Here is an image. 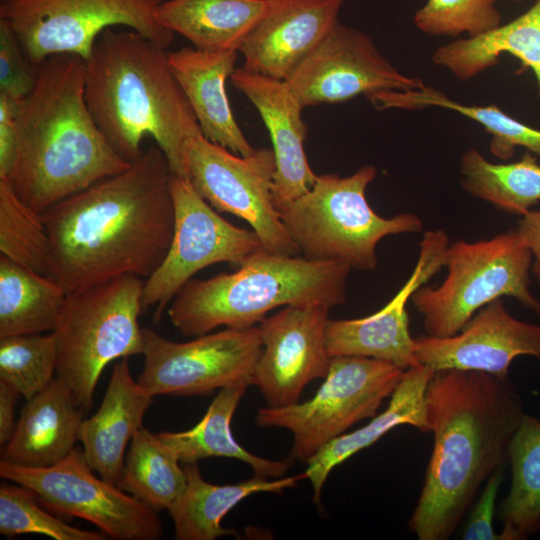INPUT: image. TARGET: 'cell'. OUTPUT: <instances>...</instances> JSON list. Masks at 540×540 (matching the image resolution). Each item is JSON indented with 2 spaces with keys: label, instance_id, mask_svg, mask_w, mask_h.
<instances>
[{
  "label": "cell",
  "instance_id": "6da1fadb",
  "mask_svg": "<svg viewBox=\"0 0 540 540\" xmlns=\"http://www.w3.org/2000/svg\"><path fill=\"white\" fill-rule=\"evenodd\" d=\"M172 171L157 146L129 168L48 207L49 277L69 293L134 275L148 278L170 247Z\"/></svg>",
  "mask_w": 540,
  "mask_h": 540
},
{
  "label": "cell",
  "instance_id": "7a4b0ae2",
  "mask_svg": "<svg viewBox=\"0 0 540 540\" xmlns=\"http://www.w3.org/2000/svg\"><path fill=\"white\" fill-rule=\"evenodd\" d=\"M425 399L434 445L408 527L419 540H446L488 478L505 470L525 412L509 376L479 371H435Z\"/></svg>",
  "mask_w": 540,
  "mask_h": 540
},
{
  "label": "cell",
  "instance_id": "3957f363",
  "mask_svg": "<svg viewBox=\"0 0 540 540\" xmlns=\"http://www.w3.org/2000/svg\"><path fill=\"white\" fill-rule=\"evenodd\" d=\"M37 66L33 89L18 105L15 161L6 179L42 213L131 165L109 145L85 100V60L53 55Z\"/></svg>",
  "mask_w": 540,
  "mask_h": 540
},
{
  "label": "cell",
  "instance_id": "277c9868",
  "mask_svg": "<svg viewBox=\"0 0 540 540\" xmlns=\"http://www.w3.org/2000/svg\"><path fill=\"white\" fill-rule=\"evenodd\" d=\"M108 28L85 61V100L101 133L128 163L150 136L173 174L187 178L183 145L201 131L172 74L165 48L131 30ZM188 179V178H187Z\"/></svg>",
  "mask_w": 540,
  "mask_h": 540
},
{
  "label": "cell",
  "instance_id": "5b68a950",
  "mask_svg": "<svg viewBox=\"0 0 540 540\" xmlns=\"http://www.w3.org/2000/svg\"><path fill=\"white\" fill-rule=\"evenodd\" d=\"M350 270L343 263L313 261L263 247L233 273L189 280L170 302L168 316L183 335L197 337L220 326H256L280 306L331 309L346 300Z\"/></svg>",
  "mask_w": 540,
  "mask_h": 540
},
{
  "label": "cell",
  "instance_id": "8992f818",
  "mask_svg": "<svg viewBox=\"0 0 540 540\" xmlns=\"http://www.w3.org/2000/svg\"><path fill=\"white\" fill-rule=\"evenodd\" d=\"M376 175L373 165H364L346 177L317 175L310 190L278 210L301 256L372 271L378 264L380 240L422 230V220L416 214L383 218L370 207L366 189Z\"/></svg>",
  "mask_w": 540,
  "mask_h": 540
},
{
  "label": "cell",
  "instance_id": "52a82bcc",
  "mask_svg": "<svg viewBox=\"0 0 540 540\" xmlns=\"http://www.w3.org/2000/svg\"><path fill=\"white\" fill-rule=\"evenodd\" d=\"M144 281L124 275L67 293L53 331L57 345L56 377L72 391L87 413L104 368L116 359L142 354Z\"/></svg>",
  "mask_w": 540,
  "mask_h": 540
},
{
  "label": "cell",
  "instance_id": "ba28073f",
  "mask_svg": "<svg viewBox=\"0 0 540 540\" xmlns=\"http://www.w3.org/2000/svg\"><path fill=\"white\" fill-rule=\"evenodd\" d=\"M532 254L517 230L478 242L449 244L443 283L421 286L411 297L428 336L457 334L490 302L508 296L540 316V301L530 291Z\"/></svg>",
  "mask_w": 540,
  "mask_h": 540
},
{
  "label": "cell",
  "instance_id": "9c48e42d",
  "mask_svg": "<svg viewBox=\"0 0 540 540\" xmlns=\"http://www.w3.org/2000/svg\"><path fill=\"white\" fill-rule=\"evenodd\" d=\"M405 370L392 362L360 356L331 357L315 395L282 408H260L256 424L279 427L293 435L289 458L307 462L332 439L357 422L373 418L391 397Z\"/></svg>",
  "mask_w": 540,
  "mask_h": 540
},
{
  "label": "cell",
  "instance_id": "30bf717a",
  "mask_svg": "<svg viewBox=\"0 0 540 540\" xmlns=\"http://www.w3.org/2000/svg\"><path fill=\"white\" fill-rule=\"evenodd\" d=\"M163 1L0 0V19L13 29L34 65L57 54H75L86 61L101 33L118 26L166 49L174 33L155 18Z\"/></svg>",
  "mask_w": 540,
  "mask_h": 540
},
{
  "label": "cell",
  "instance_id": "8fae6325",
  "mask_svg": "<svg viewBox=\"0 0 540 540\" xmlns=\"http://www.w3.org/2000/svg\"><path fill=\"white\" fill-rule=\"evenodd\" d=\"M182 156L187 178L214 209L248 222L266 250L300 255L274 204L272 149L259 148L241 156L199 131L185 140Z\"/></svg>",
  "mask_w": 540,
  "mask_h": 540
},
{
  "label": "cell",
  "instance_id": "7c38bea8",
  "mask_svg": "<svg viewBox=\"0 0 540 540\" xmlns=\"http://www.w3.org/2000/svg\"><path fill=\"white\" fill-rule=\"evenodd\" d=\"M93 471L78 447L47 467L0 462L1 478L30 489L48 509L87 520L113 539L157 540L162 536L156 510Z\"/></svg>",
  "mask_w": 540,
  "mask_h": 540
},
{
  "label": "cell",
  "instance_id": "4fadbf2b",
  "mask_svg": "<svg viewBox=\"0 0 540 540\" xmlns=\"http://www.w3.org/2000/svg\"><path fill=\"white\" fill-rule=\"evenodd\" d=\"M144 367L139 384L151 395H209L236 384L252 385L263 344L259 326L225 328L187 342L142 328Z\"/></svg>",
  "mask_w": 540,
  "mask_h": 540
},
{
  "label": "cell",
  "instance_id": "5bb4252c",
  "mask_svg": "<svg viewBox=\"0 0 540 540\" xmlns=\"http://www.w3.org/2000/svg\"><path fill=\"white\" fill-rule=\"evenodd\" d=\"M170 190L175 211L172 241L142 292V309L155 307V322L197 272L218 263L240 266L263 248L253 230L229 223L197 193L189 179L172 173Z\"/></svg>",
  "mask_w": 540,
  "mask_h": 540
},
{
  "label": "cell",
  "instance_id": "9a60e30c",
  "mask_svg": "<svg viewBox=\"0 0 540 540\" xmlns=\"http://www.w3.org/2000/svg\"><path fill=\"white\" fill-rule=\"evenodd\" d=\"M286 82L303 108L425 85L393 66L367 34L340 22Z\"/></svg>",
  "mask_w": 540,
  "mask_h": 540
},
{
  "label": "cell",
  "instance_id": "2e32d148",
  "mask_svg": "<svg viewBox=\"0 0 540 540\" xmlns=\"http://www.w3.org/2000/svg\"><path fill=\"white\" fill-rule=\"evenodd\" d=\"M329 310L324 305L285 306L258 324L263 349L252 385L268 407L299 402L309 382L326 377L331 361L325 344Z\"/></svg>",
  "mask_w": 540,
  "mask_h": 540
},
{
  "label": "cell",
  "instance_id": "e0dca14e",
  "mask_svg": "<svg viewBox=\"0 0 540 540\" xmlns=\"http://www.w3.org/2000/svg\"><path fill=\"white\" fill-rule=\"evenodd\" d=\"M419 245L411 276L382 309L364 318L328 320L325 344L330 357L376 358L404 370L420 364L406 307L414 292L445 267L449 238L443 230H431L424 233Z\"/></svg>",
  "mask_w": 540,
  "mask_h": 540
},
{
  "label": "cell",
  "instance_id": "ac0fdd59",
  "mask_svg": "<svg viewBox=\"0 0 540 540\" xmlns=\"http://www.w3.org/2000/svg\"><path fill=\"white\" fill-rule=\"evenodd\" d=\"M415 355L420 364L435 371L509 376L510 365L518 356L540 361V324L515 318L498 298L477 311L455 335L416 338Z\"/></svg>",
  "mask_w": 540,
  "mask_h": 540
},
{
  "label": "cell",
  "instance_id": "d6986e66",
  "mask_svg": "<svg viewBox=\"0 0 540 540\" xmlns=\"http://www.w3.org/2000/svg\"><path fill=\"white\" fill-rule=\"evenodd\" d=\"M344 0H267L239 52L248 71L286 81L336 25Z\"/></svg>",
  "mask_w": 540,
  "mask_h": 540
},
{
  "label": "cell",
  "instance_id": "ffe728a7",
  "mask_svg": "<svg viewBox=\"0 0 540 540\" xmlns=\"http://www.w3.org/2000/svg\"><path fill=\"white\" fill-rule=\"evenodd\" d=\"M230 79L255 106L269 132L276 161L273 200L277 210L282 209L310 190L317 177L304 151L308 131L304 108L286 81L243 67L236 68Z\"/></svg>",
  "mask_w": 540,
  "mask_h": 540
},
{
  "label": "cell",
  "instance_id": "44dd1931",
  "mask_svg": "<svg viewBox=\"0 0 540 540\" xmlns=\"http://www.w3.org/2000/svg\"><path fill=\"white\" fill-rule=\"evenodd\" d=\"M237 54L186 46L167 53V57L203 136L237 155L249 156L256 149L237 124L225 89L226 80L236 69Z\"/></svg>",
  "mask_w": 540,
  "mask_h": 540
},
{
  "label": "cell",
  "instance_id": "7402d4cb",
  "mask_svg": "<svg viewBox=\"0 0 540 540\" xmlns=\"http://www.w3.org/2000/svg\"><path fill=\"white\" fill-rule=\"evenodd\" d=\"M153 397L132 378L127 358L115 364L99 409L78 431L85 458L102 479L117 485L126 446L142 427Z\"/></svg>",
  "mask_w": 540,
  "mask_h": 540
},
{
  "label": "cell",
  "instance_id": "603a6c76",
  "mask_svg": "<svg viewBox=\"0 0 540 540\" xmlns=\"http://www.w3.org/2000/svg\"><path fill=\"white\" fill-rule=\"evenodd\" d=\"M84 414L69 387L55 377L24 405L2 460L25 467L58 463L75 448Z\"/></svg>",
  "mask_w": 540,
  "mask_h": 540
},
{
  "label": "cell",
  "instance_id": "cb8c5ba5",
  "mask_svg": "<svg viewBox=\"0 0 540 540\" xmlns=\"http://www.w3.org/2000/svg\"><path fill=\"white\" fill-rule=\"evenodd\" d=\"M434 373V369L422 364L406 369L383 412L375 415L365 426L332 439L306 462L304 473L312 484L313 500L317 505L330 472L395 427L410 425L422 433L430 432L425 396Z\"/></svg>",
  "mask_w": 540,
  "mask_h": 540
},
{
  "label": "cell",
  "instance_id": "d4e9b609",
  "mask_svg": "<svg viewBox=\"0 0 540 540\" xmlns=\"http://www.w3.org/2000/svg\"><path fill=\"white\" fill-rule=\"evenodd\" d=\"M186 486L182 494L167 509L178 540H214L236 535L234 529L221 526L224 516L240 501L254 493L282 494L306 478L305 473L269 480L255 475L236 484L216 485L205 481L196 463L183 464Z\"/></svg>",
  "mask_w": 540,
  "mask_h": 540
},
{
  "label": "cell",
  "instance_id": "484cf974",
  "mask_svg": "<svg viewBox=\"0 0 540 540\" xmlns=\"http://www.w3.org/2000/svg\"><path fill=\"white\" fill-rule=\"evenodd\" d=\"M267 0H164L156 21L204 51H238L259 22Z\"/></svg>",
  "mask_w": 540,
  "mask_h": 540
},
{
  "label": "cell",
  "instance_id": "4316f807",
  "mask_svg": "<svg viewBox=\"0 0 540 540\" xmlns=\"http://www.w3.org/2000/svg\"><path fill=\"white\" fill-rule=\"evenodd\" d=\"M248 385L236 384L219 390L202 419L191 429L158 433L182 464L209 457L233 458L248 464L255 475L283 477L293 460H270L247 451L233 437L231 421Z\"/></svg>",
  "mask_w": 540,
  "mask_h": 540
},
{
  "label": "cell",
  "instance_id": "83f0119b",
  "mask_svg": "<svg viewBox=\"0 0 540 540\" xmlns=\"http://www.w3.org/2000/svg\"><path fill=\"white\" fill-rule=\"evenodd\" d=\"M518 58L540 85V20L531 6L527 11L485 34L461 38L439 46L432 61L466 81L495 66L502 54Z\"/></svg>",
  "mask_w": 540,
  "mask_h": 540
},
{
  "label": "cell",
  "instance_id": "f1b7e54d",
  "mask_svg": "<svg viewBox=\"0 0 540 540\" xmlns=\"http://www.w3.org/2000/svg\"><path fill=\"white\" fill-rule=\"evenodd\" d=\"M66 297L53 278L0 255V337L54 331Z\"/></svg>",
  "mask_w": 540,
  "mask_h": 540
},
{
  "label": "cell",
  "instance_id": "f546056e",
  "mask_svg": "<svg viewBox=\"0 0 540 540\" xmlns=\"http://www.w3.org/2000/svg\"><path fill=\"white\" fill-rule=\"evenodd\" d=\"M509 491L499 518L502 540H523L540 532V420L525 414L510 445Z\"/></svg>",
  "mask_w": 540,
  "mask_h": 540
},
{
  "label": "cell",
  "instance_id": "4dcf8cb0",
  "mask_svg": "<svg viewBox=\"0 0 540 540\" xmlns=\"http://www.w3.org/2000/svg\"><path fill=\"white\" fill-rule=\"evenodd\" d=\"M367 98L379 109L439 107L455 111L484 127L491 135L490 152L499 159L509 160L517 147L540 156V130L516 120L496 105L461 104L426 85L410 91L379 92Z\"/></svg>",
  "mask_w": 540,
  "mask_h": 540
},
{
  "label": "cell",
  "instance_id": "1f68e13d",
  "mask_svg": "<svg viewBox=\"0 0 540 540\" xmlns=\"http://www.w3.org/2000/svg\"><path fill=\"white\" fill-rule=\"evenodd\" d=\"M460 173L467 193L502 211L522 216L540 202V162L528 150L518 161L493 163L470 148L461 157Z\"/></svg>",
  "mask_w": 540,
  "mask_h": 540
},
{
  "label": "cell",
  "instance_id": "d6a6232c",
  "mask_svg": "<svg viewBox=\"0 0 540 540\" xmlns=\"http://www.w3.org/2000/svg\"><path fill=\"white\" fill-rule=\"evenodd\" d=\"M180 463L158 434L141 427L131 440L117 486L156 511L168 509L186 486Z\"/></svg>",
  "mask_w": 540,
  "mask_h": 540
},
{
  "label": "cell",
  "instance_id": "836d02e7",
  "mask_svg": "<svg viewBox=\"0 0 540 540\" xmlns=\"http://www.w3.org/2000/svg\"><path fill=\"white\" fill-rule=\"evenodd\" d=\"M0 252L49 276L50 240L42 214L26 205L6 179H0Z\"/></svg>",
  "mask_w": 540,
  "mask_h": 540
},
{
  "label": "cell",
  "instance_id": "e575fe53",
  "mask_svg": "<svg viewBox=\"0 0 540 540\" xmlns=\"http://www.w3.org/2000/svg\"><path fill=\"white\" fill-rule=\"evenodd\" d=\"M56 338L52 333L0 337V380L12 386L27 401L55 379Z\"/></svg>",
  "mask_w": 540,
  "mask_h": 540
},
{
  "label": "cell",
  "instance_id": "d590c367",
  "mask_svg": "<svg viewBox=\"0 0 540 540\" xmlns=\"http://www.w3.org/2000/svg\"><path fill=\"white\" fill-rule=\"evenodd\" d=\"M33 491L22 485L0 486V533L7 537L42 534L55 540H104V532L73 527L38 504Z\"/></svg>",
  "mask_w": 540,
  "mask_h": 540
},
{
  "label": "cell",
  "instance_id": "8d00e7d4",
  "mask_svg": "<svg viewBox=\"0 0 540 540\" xmlns=\"http://www.w3.org/2000/svg\"><path fill=\"white\" fill-rule=\"evenodd\" d=\"M497 0H427L413 17L416 28L431 36L469 38L501 25Z\"/></svg>",
  "mask_w": 540,
  "mask_h": 540
},
{
  "label": "cell",
  "instance_id": "74e56055",
  "mask_svg": "<svg viewBox=\"0 0 540 540\" xmlns=\"http://www.w3.org/2000/svg\"><path fill=\"white\" fill-rule=\"evenodd\" d=\"M37 66L26 56L10 25L0 19V93L22 100L33 89Z\"/></svg>",
  "mask_w": 540,
  "mask_h": 540
},
{
  "label": "cell",
  "instance_id": "f35d334b",
  "mask_svg": "<svg viewBox=\"0 0 540 540\" xmlns=\"http://www.w3.org/2000/svg\"><path fill=\"white\" fill-rule=\"evenodd\" d=\"M504 480V470L491 475L483 485L479 497L472 508L462 538L465 540H502L494 531L496 499Z\"/></svg>",
  "mask_w": 540,
  "mask_h": 540
},
{
  "label": "cell",
  "instance_id": "ab89813d",
  "mask_svg": "<svg viewBox=\"0 0 540 540\" xmlns=\"http://www.w3.org/2000/svg\"><path fill=\"white\" fill-rule=\"evenodd\" d=\"M0 93V179L12 171L17 143L16 114L19 102Z\"/></svg>",
  "mask_w": 540,
  "mask_h": 540
},
{
  "label": "cell",
  "instance_id": "60d3db41",
  "mask_svg": "<svg viewBox=\"0 0 540 540\" xmlns=\"http://www.w3.org/2000/svg\"><path fill=\"white\" fill-rule=\"evenodd\" d=\"M516 230L532 254L531 273L540 288V210L522 215Z\"/></svg>",
  "mask_w": 540,
  "mask_h": 540
},
{
  "label": "cell",
  "instance_id": "b9f144b4",
  "mask_svg": "<svg viewBox=\"0 0 540 540\" xmlns=\"http://www.w3.org/2000/svg\"><path fill=\"white\" fill-rule=\"evenodd\" d=\"M20 394L9 384L0 380V445L5 446L10 440L16 423L14 407Z\"/></svg>",
  "mask_w": 540,
  "mask_h": 540
},
{
  "label": "cell",
  "instance_id": "7bdbcfd3",
  "mask_svg": "<svg viewBox=\"0 0 540 540\" xmlns=\"http://www.w3.org/2000/svg\"><path fill=\"white\" fill-rule=\"evenodd\" d=\"M532 7L535 9L540 20V0H536L535 3L532 5ZM537 96L540 99V88L537 89Z\"/></svg>",
  "mask_w": 540,
  "mask_h": 540
},
{
  "label": "cell",
  "instance_id": "ee69618b",
  "mask_svg": "<svg viewBox=\"0 0 540 540\" xmlns=\"http://www.w3.org/2000/svg\"><path fill=\"white\" fill-rule=\"evenodd\" d=\"M514 1H519V0H514Z\"/></svg>",
  "mask_w": 540,
  "mask_h": 540
}]
</instances>
